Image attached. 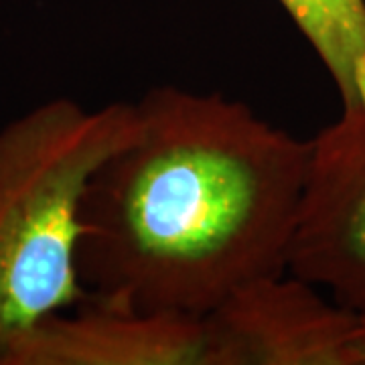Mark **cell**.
Listing matches in <instances>:
<instances>
[{"mask_svg":"<svg viewBox=\"0 0 365 365\" xmlns=\"http://www.w3.org/2000/svg\"><path fill=\"white\" fill-rule=\"evenodd\" d=\"M91 177L78 268L90 299L205 317L288 272L311 140L217 91L158 86Z\"/></svg>","mask_w":365,"mask_h":365,"instance_id":"obj_1","label":"cell"},{"mask_svg":"<svg viewBox=\"0 0 365 365\" xmlns=\"http://www.w3.org/2000/svg\"><path fill=\"white\" fill-rule=\"evenodd\" d=\"M134 124V104L53 98L0 128V365L33 327L90 299L78 268L83 197Z\"/></svg>","mask_w":365,"mask_h":365,"instance_id":"obj_2","label":"cell"},{"mask_svg":"<svg viewBox=\"0 0 365 365\" xmlns=\"http://www.w3.org/2000/svg\"><path fill=\"white\" fill-rule=\"evenodd\" d=\"M288 272L365 317V108L311 138Z\"/></svg>","mask_w":365,"mask_h":365,"instance_id":"obj_3","label":"cell"},{"mask_svg":"<svg viewBox=\"0 0 365 365\" xmlns=\"http://www.w3.org/2000/svg\"><path fill=\"white\" fill-rule=\"evenodd\" d=\"M205 325L211 365H357L359 314L290 272L240 288Z\"/></svg>","mask_w":365,"mask_h":365,"instance_id":"obj_4","label":"cell"},{"mask_svg":"<svg viewBox=\"0 0 365 365\" xmlns=\"http://www.w3.org/2000/svg\"><path fill=\"white\" fill-rule=\"evenodd\" d=\"M2 365H211L205 317L88 299L41 321Z\"/></svg>","mask_w":365,"mask_h":365,"instance_id":"obj_5","label":"cell"},{"mask_svg":"<svg viewBox=\"0 0 365 365\" xmlns=\"http://www.w3.org/2000/svg\"><path fill=\"white\" fill-rule=\"evenodd\" d=\"M309 41L341 98L365 108V0H278Z\"/></svg>","mask_w":365,"mask_h":365,"instance_id":"obj_6","label":"cell"},{"mask_svg":"<svg viewBox=\"0 0 365 365\" xmlns=\"http://www.w3.org/2000/svg\"><path fill=\"white\" fill-rule=\"evenodd\" d=\"M355 355H357V365H365V317L361 314H359V331L355 341Z\"/></svg>","mask_w":365,"mask_h":365,"instance_id":"obj_7","label":"cell"}]
</instances>
